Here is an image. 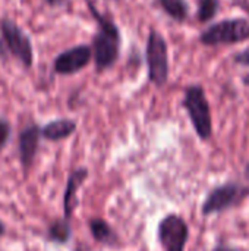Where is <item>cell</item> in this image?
<instances>
[{
  "mask_svg": "<svg viewBox=\"0 0 249 251\" xmlns=\"http://www.w3.org/2000/svg\"><path fill=\"white\" fill-rule=\"evenodd\" d=\"M213 251H236L235 249H230L227 246H220V247H216Z\"/></svg>",
  "mask_w": 249,
  "mask_h": 251,
  "instance_id": "cell-18",
  "label": "cell"
},
{
  "mask_svg": "<svg viewBox=\"0 0 249 251\" xmlns=\"http://www.w3.org/2000/svg\"><path fill=\"white\" fill-rule=\"evenodd\" d=\"M9 135H10V125H9V122L0 119V149H3L4 144L7 143Z\"/></svg>",
  "mask_w": 249,
  "mask_h": 251,
  "instance_id": "cell-16",
  "label": "cell"
},
{
  "mask_svg": "<svg viewBox=\"0 0 249 251\" xmlns=\"http://www.w3.org/2000/svg\"><path fill=\"white\" fill-rule=\"evenodd\" d=\"M4 232H6V228H4L3 222L0 221V237H1V235H4Z\"/></svg>",
  "mask_w": 249,
  "mask_h": 251,
  "instance_id": "cell-20",
  "label": "cell"
},
{
  "mask_svg": "<svg viewBox=\"0 0 249 251\" xmlns=\"http://www.w3.org/2000/svg\"><path fill=\"white\" fill-rule=\"evenodd\" d=\"M90 229L92 237L103 244H114L116 243V234L113 232V229L109 226V224H106L101 219H92L90 222Z\"/></svg>",
  "mask_w": 249,
  "mask_h": 251,
  "instance_id": "cell-12",
  "label": "cell"
},
{
  "mask_svg": "<svg viewBox=\"0 0 249 251\" xmlns=\"http://www.w3.org/2000/svg\"><path fill=\"white\" fill-rule=\"evenodd\" d=\"M183 106L188 110L191 122L201 140H208L213 132L210 104L205 97L204 88L200 85H191L185 91Z\"/></svg>",
  "mask_w": 249,
  "mask_h": 251,
  "instance_id": "cell-2",
  "label": "cell"
},
{
  "mask_svg": "<svg viewBox=\"0 0 249 251\" xmlns=\"http://www.w3.org/2000/svg\"><path fill=\"white\" fill-rule=\"evenodd\" d=\"M88 6L94 15V18L98 21V32L94 37V59L98 71L107 69L119 57V46H120V32L117 26L107 19L106 16L100 15L97 9L92 6V3L88 0Z\"/></svg>",
  "mask_w": 249,
  "mask_h": 251,
  "instance_id": "cell-1",
  "label": "cell"
},
{
  "mask_svg": "<svg viewBox=\"0 0 249 251\" xmlns=\"http://www.w3.org/2000/svg\"><path fill=\"white\" fill-rule=\"evenodd\" d=\"M147 63L150 81L157 87H163L169 78V54L167 44L157 31H151L148 35Z\"/></svg>",
  "mask_w": 249,
  "mask_h": 251,
  "instance_id": "cell-4",
  "label": "cell"
},
{
  "mask_svg": "<svg viewBox=\"0 0 249 251\" xmlns=\"http://www.w3.org/2000/svg\"><path fill=\"white\" fill-rule=\"evenodd\" d=\"M47 1H48V3H50L51 6H57V4H62V3H63L65 0H47Z\"/></svg>",
  "mask_w": 249,
  "mask_h": 251,
  "instance_id": "cell-19",
  "label": "cell"
},
{
  "mask_svg": "<svg viewBox=\"0 0 249 251\" xmlns=\"http://www.w3.org/2000/svg\"><path fill=\"white\" fill-rule=\"evenodd\" d=\"M41 137V129L37 125H31L25 128L19 135V159L25 169H28L38 150V143Z\"/></svg>",
  "mask_w": 249,
  "mask_h": 251,
  "instance_id": "cell-9",
  "label": "cell"
},
{
  "mask_svg": "<svg viewBox=\"0 0 249 251\" xmlns=\"http://www.w3.org/2000/svg\"><path fill=\"white\" fill-rule=\"evenodd\" d=\"M249 38V21L244 18L225 19L201 34V43L205 46H219V44H235Z\"/></svg>",
  "mask_w": 249,
  "mask_h": 251,
  "instance_id": "cell-3",
  "label": "cell"
},
{
  "mask_svg": "<svg viewBox=\"0 0 249 251\" xmlns=\"http://www.w3.org/2000/svg\"><path fill=\"white\" fill-rule=\"evenodd\" d=\"M3 38L7 44V49L12 54H15L25 66H31L32 63V49L29 38L18 28L12 21H4L1 24Z\"/></svg>",
  "mask_w": 249,
  "mask_h": 251,
  "instance_id": "cell-7",
  "label": "cell"
},
{
  "mask_svg": "<svg viewBox=\"0 0 249 251\" xmlns=\"http://www.w3.org/2000/svg\"><path fill=\"white\" fill-rule=\"evenodd\" d=\"M76 129V124L70 119H57L53 121L50 124H47L45 126H43L41 129V135L45 140L50 141H59L63 138L70 137Z\"/></svg>",
  "mask_w": 249,
  "mask_h": 251,
  "instance_id": "cell-11",
  "label": "cell"
},
{
  "mask_svg": "<svg viewBox=\"0 0 249 251\" xmlns=\"http://www.w3.org/2000/svg\"><path fill=\"white\" fill-rule=\"evenodd\" d=\"M88 176V171L85 168H79L73 171L68 179V185L65 190V197H63V210H65V219H70L78 201H76V191L78 188L84 184L85 178Z\"/></svg>",
  "mask_w": 249,
  "mask_h": 251,
  "instance_id": "cell-10",
  "label": "cell"
},
{
  "mask_svg": "<svg viewBox=\"0 0 249 251\" xmlns=\"http://www.w3.org/2000/svg\"><path fill=\"white\" fill-rule=\"evenodd\" d=\"M158 238L166 251H183L188 240V226L178 215L166 216L158 225Z\"/></svg>",
  "mask_w": 249,
  "mask_h": 251,
  "instance_id": "cell-6",
  "label": "cell"
},
{
  "mask_svg": "<svg viewBox=\"0 0 249 251\" xmlns=\"http://www.w3.org/2000/svg\"><path fill=\"white\" fill-rule=\"evenodd\" d=\"M92 57V50L88 46H76L60 53L54 62V71L62 75H69L85 68Z\"/></svg>",
  "mask_w": 249,
  "mask_h": 251,
  "instance_id": "cell-8",
  "label": "cell"
},
{
  "mask_svg": "<svg viewBox=\"0 0 249 251\" xmlns=\"http://www.w3.org/2000/svg\"><path fill=\"white\" fill-rule=\"evenodd\" d=\"M235 62L241 63L244 66H249V50H244V51L235 54Z\"/></svg>",
  "mask_w": 249,
  "mask_h": 251,
  "instance_id": "cell-17",
  "label": "cell"
},
{
  "mask_svg": "<svg viewBox=\"0 0 249 251\" xmlns=\"http://www.w3.org/2000/svg\"><path fill=\"white\" fill-rule=\"evenodd\" d=\"M48 238L54 243H68L70 238V226L68 219L54 221L48 228Z\"/></svg>",
  "mask_w": 249,
  "mask_h": 251,
  "instance_id": "cell-14",
  "label": "cell"
},
{
  "mask_svg": "<svg viewBox=\"0 0 249 251\" xmlns=\"http://www.w3.org/2000/svg\"><path fill=\"white\" fill-rule=\"evenodd\" d=\"M219 10V0H200L198 7V19L201 22L211 21Z\"/></svg>",
  "mask_w": 249,
  "mask_h": 251,
  "instance_id": "cell-15",
  "label": "cell"
},
{
  "mask_svg": "<svg viewBox=\"0 0 249 251\" xmlns=\"http://www.w3.org/2000/svg\"><path fill=\"white\" fill-rule=\"evenodd\" d=\"M163 10L173 18L175 21H185L188 18V12H189V6L186 3V0H158Z\"/></svg>",
  "mask_w": 249,
  "mask_h": 251,
  "instance_id": "cell-13",
  "label": "cell"
},
{
  "mask_svg": "<svg viewBox=\"0 0 249 251\" xmlns=\"http://www.w3.org/2000/svg\"><path fill=\"white\" fill-rule=\"evenodd\" d=\"M248 196V190L238 184H226L216 190H213L203 204V213L211 215L223 212L239 201H242Z\"/></svg>",
  "mask_w": 249,
  "mask_h": 251,
  "instance_id": "cell-5",
  "label": "cell"
}]
</instances>
